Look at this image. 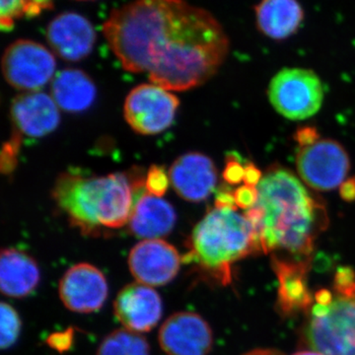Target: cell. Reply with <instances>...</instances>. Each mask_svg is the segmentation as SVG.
Instances as JSON below:
<instances>
[{
	"instance_id": "6da1fadb",
	"label": "cell",
	"mask_w": 355,
	"mask_h": 355,
	"mask_svg": "<svg viewBox=\"0 0 355 355\" xmlns=\"http://www.w3.org/2000/svg\"><path fill=\"white\" fill-rule=\"evenodd\" d=\"M103 33L123 69L169 91L202 85L229 53L219 21L186 0H133L112 11Z\"/></svg>"
},
{
	"instance_id": "7a4b0ae2",
	"label": "cell",
	"mask_w": 355,
	"mask_h": 355,
	"mask_svg": "<svg viewBox=\"0 0 355 355\" xmlns=\"http://www.w3.org/2000/svg\"><path fill=\"white\" fill-rule=\"evenodd\" d=\"M258 200L244 211L253 223L263 253H286L306 261L326 226L327 214L295 175L277 168L261 177Z\"/></svg>"
},
{
	"instance_id": "3957f363",
	"label": "cell",
	"mask_w": 355,
	"mask_h": 355,
	"mask_svg": "<svg viewBox=\"0 0 355 355\" xmlns=\"http://www.w3.org/2000/svg\"><path fill=\"white\" fill-rule=\"evenodd\" d=\"M53 196L71 225L84 234L123 227L133 209L132 181L123 174L85 177L64 173L55 182Z\"/></svg>"
},
{
	"instance_id": "277c9868",
	"label": "cell",
	"mask_w": 355,
	"mask_h": 355,
	"mask_svg": "<svg viewBox=\"0 0 355 355\" xmlns=\"http://www.w3.org/2000/svg\"><path fill=\"white\" fill-rule=\"evenodd\" d=\"M184 261L205 275L227 284L237 261L260 252L253 223L236 207H217L193 228Z\"/></svg>"
},
{
	"instance_id": "5b68a950",
	"label": "cell",
	"mask_w": 355,
	"mask_h": 355,
	"mask_svg": "<svg viewBox=\"0 0 355 355\" xmlns=\"http://www.w3.org/2000/svg\"><path fill=\"white\" fill-rule=\"evenodd\" d=\"M310 349L324 355H355V273L336 272L331 291H318L304 329Z\"/></svg>"
},
{
	"instance_id": "8992f818",
	"label": "cell",
	"mask_w": 355,
	"mask_h": 355,
	"mask_svg": "<svg viewBox=\"0 0 355 355\" xmlns=\"http://www.w3.org/2000/svg\"><path fill=\"white\" fill-rule=\"evenodd\" d=\"M321 79L310 69H284L268 86V99L277 113L291 121H302L316 114L324 101Z\"/></svg>"
},
{
	"instance_id": "52a82bcc",
	"label": "cell",
	"mask_w": 355,
	"mask_h": 355,
	"mask_svg": "<svg viewBox=\"0 0 355 355\" xmlns=\"http://www.w3.org/2000/svg\"><path fill=\"white\" fill-rule=\"evenodd\" d=\"M302 181L316 191L334 190L345 183L350 161L345 147L333 139H318L300 147L296 157Z\"/></svg>"
},
{
	"instance_id": "ba28073f",
	"label": "cell",
	"mask_w": 355,
	"mask_h": 355,
	"mask_svg": "<svg viewBox=\"0 0 355 355\" xmlns=\"http://www.w3.org/2000/svg\"><path fill=\"white\" fill-rule=\"evenodd\" d=\"M55 67L53 53L31 40L13 42L2 57L4 78L18 90L37 92L53 78Z\"/></svg>"
},
{
	"instance_id": "9c48e42d",
	"label": "cell",
	"mask_w": 355,
	"mask_h": 355,
	"mask_svg": "<svg viewBox=\"0 0 355 355\" xmlns=\"http://www.w3.org/2000/svg\"><path fill=\"white\" fill-rule=\"evenodd\" d=\"M179 105V99L169 90L155 84H142L130 91L123 110L135 132L153 135L172 125Z\"/></svg>"
},
{
	"instance_id": "30bf717a",
	"label": "cell",
	"mask_w": 355,
	"mask_h": 355,
	"mask_svg": "<svg viewBox=\"0 0 355 355\" xmlns=\"http://www.w3.org/2000/svg\"><path fill=\"white\" fill-rule=\"evenodd\" d=\"M181 254L162 239L142 240L130 250L128 263L137 282L151 287L164 286L180 272Z\"/></svg>"
},
{
	"instance_id": "8fae6325",
	"label": "cell",
	"mask_w": 355,
	"mask_h": 355,
	"mask_svg": "<svg viewBox=\"0 0 355 355\" xmlns=\"http://www.w3.org/2000/svg\"><path fill=\"white\" fill-rule=\"evenodd\" d=\"M58 294L67 309L90 314L101 309L108 299L109 286L104 273L88 263H76L60 279Z\"/></svg>"
},
{
	"instance_id": "7c38bea8",
	"label": "cell",
	"mask_w": 355,
	"mask_h": 355,
	"mask_svg": "<svg viewBox=\"0 0 355 355\" xmlns=\"http://www.w3.org/2000/svg\"><path fill=\"white\" fill-rule=\"evenodd\" d=\"M158 342L167 355H207L214 334L200 315L183 311L166 320L159 330Z\"/></svg>"
},
{
	"instance_id": "4fadbf2b",
	"label": "cell",
	"mask_w": 355,
	"mask_h": 355,
	"mask_svg": "<svg viewBox=\"0 0 355 355\" xmlns=\"http://www.w3.org/2000/svg\"><path fill=\"white\" fill-rule=\"evenodd\" d=\"M114 312L123 328L137 334L147 333L162 318V298L153 287L135 282L119 292Z\"/></svg>"
},
{
	"instance_id": "5bb4252c",
	"label": "cell",
	"mask_w": 355,
	"mask_h": 355,
	"mask_svg": "<svg viewBox=\"0 0 355 355\" xmlns=\"http://www.w3.org/2000/svg\"><path fill=\"white\" fill-rule=\"evenodd\" d=\"M51 50L69 62H78L90 55L96 31L87 18L76 12L58 14L46 28Z\"/></svg>"
},
{
	"instance_id": "9a60e30c",
	"label": "cell",
	"mask_w": 355,
	"mask_h": 355,
	"mask_svg": "<svg viewBox=\"0 0 355 355\" xmlns=\"http://www.w3.org/2000/svg\"><path fill=\"white\" fill-rule=\"evenodd\" d=\"M169 178L180 197L189 202H200L216 189L217 171L211 159L202 153H191L175 161Z\"/></svg>"
},
{
	"instance_id": "2e32d148",
	"label": "cell",
	"mask_w": 355,
	"mask_h": 355,
	"mask_svg": "<svg viewBox=\"0 0 355 355\" xmlns=\"http://www.w3.org/2000/svg\"><path fill=\"white\" fill-rule=\"evenodd\" d=\"M11 118L16 130L30 137H42L53 132L60 120L53 97L38 91L16 97L11 106Z\"/></svg>"
},
{
	"instance_id": "e0dca14e",
	"label": "cell",
	"mask_w": 355,
	"mask_h": 355,
	"mask_svg": "<svg viewBox=\"0 0 355 355\" xmlns=\"http://www.w3.org/2000/svg\"><path fill=\"white\" fill-rule=\"evenodd\" d=\"M41 280L37 261L12 248L2 250L0 257V289L11 298H24L36 291Z\"/></svg>"
},
{
	"instance_id": "ac0fdd59",
	"label": "cell",
	"mask_w": 355,
	"mask_h": 355,
	"mask_svg": "<svg viewBox=\"0 0 355 355\" xmlns=\"http://www.w3.org/2000/svg\"><path fill=\"white\" fill-rule=\"evenodd\" d=\"M176 220V212L169 202L146 193L133 205L128 224L137 237L160 239L171 232Z\"/></svg>"
},
{
	"instance_id": "d6986e66",
	"label": "cell",
	"mask_w": 355,
	"mask_h": 355,
	"mask_svg": "<svg viewBox=\"0 0 355 355\" xmlns=\"http://www.w3.org/2000/svg\"><path fill=\"white\" fill-rule=\"evenodd\" d=\"M254 15L258 29L275 41L291 38L304 20L298 0H261L254 7Z\"/></svg>"
},
{
	"instance_id": "ffe728a7",
	"label": "cell",
	"mask_w": 355,
	"mask_h": 355,
	"mask_svg": "<svg viewBox=\"0 0 355 355\" xmlns=\"http://www.w3.org/2000/svg\"><path fill=\"white\" fill-rule=\"evenodd\" d=\"M307 268V261L275 260L279 282V302L286 313L309 309L314 302L305 279Z\"/></svg>"
},
{
	"instance_id": "44dd1931",
	"label": "cell",
	"mask_w": 355,
	"mask_h": 355,
	"mask_svg": "<svg viewBox=\"0 0 355 355\" xmlns=\"http://www.w3.org/2000/svg\"><path fill=\"white\" fill-rule=\"evenodd\" d=\"M51 97L58 108L79 113L87 110L94 102L95 84L83 70L64 69L53 78Z\"/></svg>"
},
{
	"instance_id": "7402d4cb",
	"label": "cell",
	"mask_w": 355,
	"mask_h": 355,
	"mask_svg": "<svg viewBox=\"0 0 355 355\" xmlns=\"http://www.w3.org/2000/svg\"><path fill=\"white\" fill-rule=\"evenodd\" d=\"M96 355H150V345L140 334L119 329L105 336Z\"/></svg>"
},
{
	"instance_id": "603a6c76",
	"label": "cell",
	"mask_w": 355,
	"mask_h": 355,
	"mask_svg": "<svg viewBox=\"0 0 355 355\" xmlns=\"http://www.w3.org/2000/svg\"><path fill=\"white\" fill-rule=\"evenodd\" d=\"M0 340H1L2 349H10L15 345L19 338L21 329H22V322H21L19 314L17 311L14 309L13 306L8 303L2 302L0 306Z\"/></svg>"
},
{
	"instance_id": "cb8c5ba5",
	"label": "cell",
	"mask_w": 355,
	"mask_h": 355,
	"mask_svg": "<svg viewBox=\"0 0 355 355\" xmlns=\"http://www.w3.org/2000/svg\"><path fill=\"white\" fill-rule=\"evenodd\" d=\"M25 16H36L29 0H1L0 27L2 31H10L15 21Z\"/></svg>"
},
{
	"instance_id": "d4e9b609",
	"label": "cell",
	"mask_w": 355,
	"mask_h": 355,
	"mask_svg": "<svg viewBox=\"0 0 355 355\" xmlns=\"http://www.w3.org/2000/svg\"><path fill=\"white\" fill-rule=\"evenodd\" d=\"M144 186L149 193L161 198L165 195L169 186V178L166 174L165 170L159 166H153L147 173Z\"/></svg>"
},
{
	"instance_id": "484cf974",
	"label": "cell",
	"mask_w": 355,
	"mask_h": 355,
	"mask_svg": "<svg viewBox=\"0 0 355 355\" xmlns=\"http://www.w3.org/2000/svg\"><path fill=\"white\" fill-rule=\"evenodd\" d=\"M233 195H234L236 207L238 209H244L245 211L252 209L256 205L257 200H258L257 187L248 186L245 184L236 189L233 191Z\"/></svg>"
},
{
	"instance_id": "4316f807",
	"label": "cell",
	"mask_w": 355,
	"mask_h": 355,
	"mask_svg": "<svg viewBox=\"0 0 355 355\" xmlns=\"http://www.w3.org/2000/svg\"><path fill=\"white\" fill-rule=\"evenodd\" d=\"M245 171H246V167L240 164L236 159L228 158L223 177L229 184L241 183L245 180Z\"/></svg>"
},
{
	"instance_id": "83f0119b",
	"label": "cell",
	"mask_w": 355,
	"mask_h": 355,
	"mask_svg": "<svg viewBox=\"0 0 355 355\" xmlns=\"http://www.w3.org/2000/svg\"><path fill=\"white\" fill-rule=\"evenodd\" d=\"M20 140L17 137H12V139L4 146L2 151V171L10 172L13 169L16 163V154H17L18 146Z\"/></svg>"
},
{
	"instance_id": "f1b7e54d",
	"label": "cell",
	"mask_w": 355,
	"mask_h": 355,
	"mask_svg": "<svg viewBox=\"0 0 355 355\" xmlns=\"http://www.w3.org/2000/svg\"><path fill=\"white\" fill-rule=\"evenodd\" d=\"M72 340H73V331H67L64 333L53 334L49 338L48 343L53 349L62 352L71 347Z\"/></svg>"
},
{
	"instance_id": "f546056e",
	"label": "cell",
	"mask_w": 355,
	"mask_h": 355,
	"mask_svg": "<svg viewBox=\"0 0 355 355\" xmlns=\"http://www.w3.org/2000/svg\"><path fill=\"white\" fill-rule=\"evenodd\" d=\"M319 139L317 135V130L312 128H301L296 133V140L300 147L308 146Z\"/></svg>"
},
{
	"instance_id": "4dcf8cb0",
	"label": "cell",
	"mask_w": 355,
	"mask_h": 355,
	"mask_svg": "<svg viewBox=\"0 0 355 355\" xmlns=\"http://www.w3.org/2000/svg\"><path fill=\"white\" fill-rule=\"evenodd\" d=\"M340 195L347 202L355 200V179H350L342 184Z\"/></svg>"
},
{
	"instance_id": "1f68e13d",
	"label": "cell",
	"mask_w": 355,
	"mask_h": 355,
	"mask_svg": "<svg viewBox=\"0 0 355 355\" xmlns=\"http://www.w3.org/2000/svg\"><path fill=\"white\" fill-rule=\"evenodd\" d=\"M30 3L34 9L36 16L40 15L44 10L50 9L53 7V0H29Z\"/></svg>"
},
{
	"instance_id": "d6a6232c",
	"label": "cell",
	"mask_w": 355,
	"mask_h": 355,
	"mask_svg": "<svg viewBox=\"0 0 355 355\" xmlns=\"http://www.w3.org/2000/svg\"><path fill=\"white\" fill-rule=\"evenodd\" d=\"M245 355H284L275 349H254Z\"/></svg>"
},
{
	"instance_id": "836d02e7",
	"label": "cell",
	"mask_w": 355,
	"mask_h": 355,
	"mask_svg": "<svg viewBox=\"0 0 355 355\" xmlns=\"http://www.w3.org/2000/svg\"><path fill=\"white\" fill-rule=\"evenodd\" d=\"M293 355H324L320 354V352H315V350H302V352H296L295 354Z\"/></svg>"
},
{
	"instance_id": "e575fe53",
	"label": "cell",
	"mask_w": 355,
	"mask_h": 355,
	"mask_svg": "<svg viewBox=\"0 0 355 355\" xmlns=\"http://www.w3.org/2000/svg\"><path fill=\"white\" fill-rule=\"evenodd\" d=\"M79 1H90V0H79Z\"/></svg>"
}]
</instances>
